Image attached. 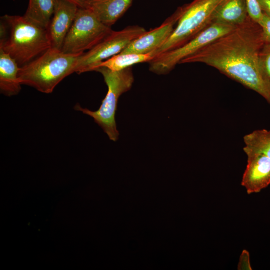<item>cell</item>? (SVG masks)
I'll use <instances>...</instances> for the list:
<instances>
[{"label": "cell", "instance_id": "obj_11", "mask_svg": "<svg viewBox=\"0 0 270 270\" xmlns=\"http://www.w3.org/2000/svg\"><path fill=\"white\" fill-rule=\"evenodd\" d=\"M78 5L71 0H58L48 31L52 48L62 50L76 18Z\"/></svg>", "mask_w": 270, "mask_h": 270}, {"label": "cell", "instance_id": "obj_7", "mask_svg": "<svg viewBox=\"0 0 270 270\" xmlns=\"http://www.w3.org/2000/svg\"><path fill=\"white\" fill-rule=\"evenodd\" d=\"M146 31L138 26H129L120 31L113 30L96 46L80 56L75 72L80 74L94 71L98 64L121 53Z\"/></svg>", "mask_w": 270, "mask_h": 270}, {"label": "cell", "instance_id": "obj_6", "mask_svg": "<svg viewBox=\"0 0 270 270\" xmlns=\"http://www.w3.org/2000/svg\"><path fill=\"white\" fill-rule=\"evenodd\" d=\"M112 31L90 10L79 7L62 50L70 54H83L96 46Z\"/></svg>", "mask_w": 270, "mask_h": 270}, {"label": "cell", "instance_id": "obj_2", "mask_svg": "<svg viewBox=\"0 0 270 270\" xmlns=\"http://www.w3.org/2000/svg\"><path fill=\"white\" fill-rule=\"evenodd\" d=\"M6 24L7 34L0 42V48L22 67L52 48L48 31L24 16L6 14L1 17Z\"/></svg>", "mask_w": 270, "mask_h": 270}, {"label": "cell", "instance_id": "obj_18", "mask_svg": "<svg viewBox=\"0 0 270 270\" xmlns=\"http://www.w3.org/2000/svg\"><path fill=\"white\" fill-rule=\"evenodd\" d=\"M258 68L262 80L270 92V44L264 43L260 50Z\"/></svg>", "mask_w": 270, "mask_h": 270}, {"label": "cell", "instance_id": "obj_12", "mask_svg": "<svg viewBox=\"0 0 270 270\" xmlns=\"http://www.w3.org/2000/svg\"><path fill=\"white\" fill-rule=\"evenodd\" d=\"M134 0H86L84 7L90 10L106 26L112 27L131 6Z\"/></svg>", "mask_w": 270, "mask_h": 270}, {"label": "cell", "instance_id": "obj_10", "mask_svg": "<svg viewBox=\"0 0 270 270\" xmlns=\"http://www.w3.org/2000/svg\"><path fill=\"white\" fill-rule=\"evenodd\" d=\"M244 150L248 156V164L241 184L248 194L260 192L270 184V158L263 154Z\"/></svg>", "mask_w": 270, "mask_h": 270}, {"label": "cell", "instance_id": "obj_17", "mask_svg": "<svg viewBox=\"0 0 270 270\" xmlns=\"http://www.w3.org/2000/svg\"><path fill=\"white\" fill-rule=\"evenodd\" d=\"M244 150L263 154L270 158V130H257L244 138Z\"/></svg>", "mask_w": 270, "mask_h": 270}, {"label": "cell", "instance_id": "obj_8", "mask_svg": "<svg viewBox=\"0 0 270 270\" xmlns=\"http://www.w3.org/2000/svg\"><path fill=\"white\" fill-rule=\"evenodd\" d=\"M236 26L212 23L184 46L164 52L150 63V70L159 75L170 72L177 64L214 40L234 30Z\"/></svg>", "mask_w": 270, "mask_h": 270}, {"label": "cell", "instance_id": "obj_5", "mask_svg": "<svg viewBox=\"0 0 270 270\" xmlns=\"http://www.w3.org/2000/svg\"><path fill=\"white\" fill-rule=\"evenodd\" d=\"M225 0H194L178 8L180 17L166 42L154 54L156 58L189 42L212 24L214 14Z\"/></svg>", "mask_w": 270, "mask_h": 270}, {"label": "cell", "instance_id": "obj_3", "mask_svg": "<svg viewBox=\"0 0 270 270\" xmlns=\"http://www.w3.org/2000/svg\"><path fill=\"white\" fill-rule=\"evenodd\" d=\"M82 54H68L51 48L30 63L20 67V82L40 92L51 94L64 78L75 72Z\"/></svg>", "mask_w": 270, "mask_h": 270}, {"label": "cell", "instance_id": "obj_14", "mask_svg": "<svg viewBox=\"0 0 270 270\" xmlns=\"http://www.w3.org/2000/svg\"><path fill=\"white\" fill-rule=\"evenodd\" d=\"M248 18L246 0H225L214 14L212 22L237 26Z\"/></svg>", "mask_w": 270, "mask_h": 270}, {"label": "cell", "instance_id": "obj_21", "mask_svg": "<svg viewBox=\"0 0 270 270\" xmlns=\"http://www.w3.org/2000/svg\"><path fill=\"white\" fill-rule=\"evenodd\" d=\"M238 270H252L250 263V255L248 251L242 252L238 265Z\"/></svg>", "mask_w": 270, "mask_h": 270}, {"label": "cell", "instance_id": "obj_15", "mask_svg": "<svg viewBox=\"0 0 270 270\" xmlns=\"http://www.w3.org/2000/svg\"><path fill=\"white\" fill-rule=\"evenodd\" d=\"M57 2L58 0H29L24 16L48 30Z\"/></svg>", "mask_w": 270, "mask_h": 270}, {"label": "cell", "instance_id": "obj_4", "mask_svg": "<svg viewBox=\"0 0 270 270\" xmlns=\"http://www.w3.org/2000/svg\"><path fill=\"white\" fill-rule=\"evenodd\" d=\"M94 71L100 72L104 76L108 92L100 108L92 111L82 108L77 104L74 109L91 116L114 142L118 140L119 132L116 128V113L118 100L124 93L128 91L134 82L132 68L120 72H112L106 68L100 67Z\"/></svg>", "mask_w": 270, "mask_h": 270}, {"label": "cell", "instance_id": "obj_16", "mask_svg": "<svg viewBox=\"0 0 270 270\" xmlns=\"http://www.w3.org/2000/svg\"><path fill=\"white\" fill-rule=\"evenodd\" d=\"M155 58L153 52L147 54L121 52L98 64L94 71L98 68L104 67L112 72H120L138 64L150 62Z\"/></svg>", "mask_w": 270, "mask_h": 270}, {"label": "cell", "instance_id": "obj_23", "mask_svg": "<svg viewBox=\"0 0 270 270\" xmlns=\"http://www.w3.org/2000/svg\"><path fill=\"white\" fill-rule=\"evenodd\" d=\"M77 4L80 7H84L86 0H71Z\"/></svg>", "mask_w": 270, "mask_h": 270}, {"label": "cell", "instance_id": "obj_9", "mask_svg": "<svg viewBox=\"0 0 270 270\" xmlns=\"http://www.w3.org/2000/svg\"><path fill=\"white\" fill-rule=\"evenodd\" d=\"M180 17L178 8L162 24L148 32L146 31L134 40L122 53L147 54L154 53L168 39Z\"/></svg>", "mask_w": 270, "mask_h": 270}, {"label": "cell", "instance_id": "obj_20", "mask_svg": "<svg viewBox=\"0 0 270 270\" xmlns=\"http://www.w3.org/2000/svg\"><path fill=\"white\" fill-rule=\"evenodd\" d=\"M258 24L262 29V39L264 42L270 44V16L264 14Z\"/></svg>", "mask_w": 270, "mask_h": 270}, {"label": "cell", "instance_id": "obj_1", "mask_svg": "<svg viewBox=\"0 0 270 270\" xmlns=\"http://www.w3.org/2000/svg\"><path fill=\"white\" fill-rule=\"evenodd\" d=\"M264 44L260 26L250 16L180 63H202L241 84L270 104V92L260 76L258 56Z\"/></svg>", "mask_w": 270, "mask_h": 270}, {"label": "cell", "instance_id": "obj_24", "mask_svg": "<svg viewBox=\"0 0 270 270\" xmlns=\"http://www.w3.org/2000/svg\"></svg>", "mask_w": 270, "mask_h": 270}, {"label": "cell", "instance_id": "obj_19", "mask_svg": "<svg viewBox=\"0 0 270 270\" xmlns=\"http://www.w3.org/2000/svg\"><path fill=\"white\" fill-rule=\"evenodd\" d=\"M249 16L255 22L259 23L263 12L258 0H246Z\"/></svg>", "mask_w": 270, "mask_h": 270}, {"label": "cell", "instance_id": "obj_13", "mask_svg": "<svg viewBox=\"0 0 270 270\" xmlns=\"http://www.w3.org/2000/svg\"><path fill=\"white\" fill-rule=\"evenodd\" d=\"M20 66L16 61L0 48V90L1 94L12 96L18 95L22 84L18 78Z\"/></svg>", "mask_w": 270, "mask_h": 270}, {"label": "cell", "instance_id": "obj_22", "mask_svg": "<svg viewBox=\"0 0 270 270\" xmlns=\"http://www.w3.org/2000/svg\"><path fill=\"white\" fill-rule=\"evenodd\" d=\"M262 12L270 16V0H258Z\"/></svg>", "mask_w": 270, "mask_h": 270}]
</instances>
